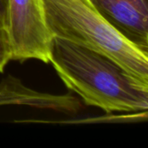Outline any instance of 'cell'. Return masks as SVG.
Segmentation results:
<instances>
[{
  "mask_svg": "<svg viewBox=\"0 0 148 148\" xmlns=\"http://www.w3.org/2000/svg\"><path fill=\"white\" fill-rule=\"evenodd\" d=\"M49 62L67 88L87 106L108 114L147 111L148 84L103 54L53 37Z\"/></svg>",
  "mask_w": 148,
  "mask_h": 148,
  "instance_id": "1",
  "label": "cell"
},
{
  "mask_svg": "<svg viewBox=\"0 0 148 148\" xmlns=\"http://www.w3.org/2000/svg\"><path fill=\"white\" fill-rule=\"evenodd\" d=\"M52 37L103 54L131 75L148 84V54L126 39L101 15L90 0H42Z\"/></svg>",
  "mask_w": 148,
  "mask_h": 148,
  "instance_id": "2",
  "label": "cell"
},
{
  "mask_svg": "<svg viewBox=\"0 0 148 148\" xmlns=\"http://www.w3.org/2000/svg\"><path fill=\"white\" fill-rule=\"evenodd\" d=\"M6 29L11 60L49 62L53 37L46 24L42 0H8Z\"/></svg>",
  "mask_w": 148,
  "mask_h": 148,
  "instance_id": "3",
  "label": "cell"
},
{
  "mask_svg": "<svg viewBox=\"0 0 148 148\" xmlns=\"http://www.w3.org/2000/svg\"><path fill=\"white\" fill-rule=\"evenodd\" d=\"M126 39L148 54V0H90Z\"/></svg>",
  "mask_w": 148,
  "mask_h": 148,
  "instance_id": "4",
  "label": "cell"
},
{
  "mask_svg": "<svg viewBox=\"0 0 148 148\" xmlns=\"http://www.w3.org/2000/svg\"><path fill=\"white\" fill-rule=\"evenodd\" d=\"M3 106H26L69 115H75L82 108V101L71 93L52 95L39 92L10 75L0 82V107Z\"/></svg>",
  "mask_w": 148,
  "mask_h": 148,
  "instance_id": "5",
  "label": "cell"
},
{
  "mask_svg": "<svg viewBox=\"0 0 148 148\" xmlns=\"http://www.w3.org/2000/svg\"><path fill=\"white\" fill-rule=\"evenodd\" d=\"M11 60L10 44L6 27L0 18V73L4 71L7 63Z\"/></svg>",
  "mask_w": 148,
  "mask_h": 148,
  "instance_id": "6",
  "label": "cell"
},
{
  "mask_svg": "<svg viewBox=\"0 0 148 148\" xmlns=\"http://www.w3.org/2000/svg\"><path fill=\"white\" fill-rule=\"evenodd\" d=\"M8 14V0H0V18L6 27Z\"/></svg>",
  "mask_w": 148,
  "mask_h": 148,
  "instance_id": "7",
  "label": "cell"
}]
</instances>
